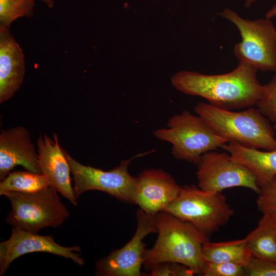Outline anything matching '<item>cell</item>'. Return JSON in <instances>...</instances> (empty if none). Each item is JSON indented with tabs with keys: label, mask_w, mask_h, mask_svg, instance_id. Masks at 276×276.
<instances>
[{
	"label": "cell",
	"mask_w": 276,
	"mask_h": 276,
	"mask_svg": "<svg viewBox=\"0 0 276 276\" xmlns=\"http://www.w3.org/2000/svg\"><path fill=\"white\" fill-rule=\"evenodd\" d=\"M162 211L192 224L208 235L227 224L234 214L221 192H206L194 185L180 187L176 197Z\"/></svg>",
	"instance_id": "6"
},
{
	"label": "cell",
	"mask_w": 276,
	"mask_h": 276,
	"mask_svg": "<svg viewBox=\"0 0 276 276\" xmlns=\"http://www.w3.org/2000/svg\"><path fill=\"white\" fill-rule=\"evenodd\" d=\"M35 0H0V26L10 27L16 19L30 17Z\"/></svg>",
	"instance_id": "20"
},
{
	"label": "cell",
	"mask_w": 276,
	"mask_h": 276,
	"mask_svg": "<svg viewBox=\"0 0 276 276\" xmlns=\"http://www.w3.org/2000/svg\"><path fill=\"white\" fill-rule=\"evenodd\" d=\"M194 111L228 142L265 150L276 149L274 129L258 108L250 107L236 112L199 102Z\"/></svg>",
	"instance_id": "3"
},
{
	"label": "cell",
	"mask_w": 276,
	"mask_h": 276,
	"mask_svg": "<svg viewBox=\"0 0 276 276\" xmlns=\"http://www.w3.org/2000/svg\"><path fill=\"white\" fill-rule=\"evenodd\" d=\"M276 16V5H274L265 15V17L271 19Z\"/></svg>",
	"instance_id": "26"
},
{
	"label": "cell",
	"mask_w": 276,
	"mask_h": 276,
	"mask_svg": "<svg viewBox=\"0 0 276 276\" xmlns=\"http://www.w3.org/2000/svg\"><path fill=\"white\" fill-rule=\"evenodd\" d=\"M154 135L172 144V154L177 159L197 164L203 154L228 141L219 136L203 119L189 110L175 114L166 128L155 130Z\"/></svg>",
	"instance_id": "4"
},
{
	"label": "cell",
	"mask_w": 276,
	"mask_h": 276,
	"mask_svg": "<svg viewBox=\"0 0 276 276\" xmlns=\"http://www.w3.org/2000/svg\"><path fill=\"white\" fill-rule=\"evenodd\" d=\"M252 257L276 261V216L263 214L257 226L245 237Z\"/></svg>",
	"instance_id": "17"
},
{
	"label": "cell",
	"mask_w": 276,
	"mask_h": 276,
	"mask_svg": "<svg viewBox=\"0 0 276 276\" xmlns=\"http://www.w3.org/2000/svg\"><path fill=\"white\" fill-rule=\"evenodd\" d=\"M196 164L198 187L203 191L217 193L241 187L257 194L260 191L255 174L233 160L229 153L209 151L202 155Z\"/></svg>",
	"instance_id": "9"
},
{
	"label": "cell",
	"mask_w": 276,
	"mask_h": 276,
	"mask_svg": "<svg viewBox=\"0 0 276 276\" xmlns=\"http://www.w3.org/2000/svg\"><path fill=\"white\" fill-rule=\"evenodd\" d=\"M155 219L157 238L151 248L146 249L144 268L149 270L155 264L172 262L184 265L195 274L202 275L205 263L202 247L209 241L208 235L164 211L156 214Z\"/></svg>",
	"instance_id": "2"
},
{
	"label": "cell",
	"mask_w": 276,
	"mask_h": 276,
	"mask_svg": "<svg viewBox=\"0 0 276 276\" xmlns=\"http://www.w3.org/2000/svg\"><path fill=\"white\" fill-rule=\"evenodd\" d=\"M257 71L252 65L239 61L234 70L223 74L180 71L172 76L171 82L182 93L201 97L215 106L231 110L256 105L262 86Z\"/></svg>",
	"instance_id": "1"
},
{
	"label": "cell",
	"mask_w": 276,
	"mask_h": 276,
	"mask_svg": "<svg viewBox=\"0 0 276 276\" xmlns=\"http://www.w3.org/2000/svg\"><path fill=\"white\" fill-rule=\"evenodd\" d=\"M150 276H191L194 273L187 266L175 262H164L155 264L148 270Z\"/></svg>",
	"instance_id": "24"
},
{
	"label": "cell",
	"mask_w": 276,
	"mask_h": 276,
	"mask_svg": "<svg viewBox=\"0 0 276 276\" xmlns=\"http://www.w3.org/2000/svg\"><path fill=\"white\" fill-rule=\"evenodd\" d=\"M137 225L131 240L120 249H116L96 263L97 276H140L146 250L144 238L157 233L155 215L139 209L136 213Z\"/></svg>",
	"instance_id": "10"
},
{
	"label": "cell",
	"mask_w": 276,
	"mask_h": 276,
	"mask_svg": "<svg viewBox=\"0 0 276 276\" xmlns=\"http://www.w3.org/2000/svg\"><path fill=\"white\" fill-rule=\"evenodd\" d=\"M245 269L246 275L276 276V261L251 257Z\"/></svg>",
	"instance_id": "25"
},
{
	"label": "cell",
	"mask_w": 276,
	"mask_h": 276,
	"mask_svg": "<svg viewBox=\"0 0 276 276\" xmlns=\"http://www.w3.org/2000/svg\"><path fill=\"white\" fill-rule=\"evenodd\" d=\"M235 161L247 167L255 175L261 188L276 176V149L266 151L229 142L220 147Z\"/></svg>",
	"instance_id": "16"
},
{
	"label": "cell",
	"mask_w": 276,
	"mask_h": 276,
	"mask_svg": "<svg viewBox=\"0 0 276 276\" xmlns=\"http://www.w3.org/2000/svg\"><path fill=\"white\" fill-rule=\"evenodd\" d=\"M273 128L274 130V131H275V132L276 133V123H274V125Z\"/></svg>",
	"instance_id": "29"
},
{
	"label": "cell",
	"mask_w": 276,
	"mask_h": 276,
	"mask_svg": "<svg viewBox=\"0 0 276 276\" xmlns=\"http://www.w3.org/2000/svg\"><path fill=\"white\" fill-rule=\"evenodd\" d=\"M260 189L256 200L257 209L263 214L276 216V176Z\"/></svg>",
	"instance_id": "22"
},
{
	"label": "cell",
	"mask_w": 276,
	"mask_h": 276,
	"mask_svg": "<svg viewBox=\"0 0 276 276\" xmlns=\"http://www.w3.org/2000/svg\"><path fill=\"white\" fill-rule=\"evenodd\" d=\"M3 195L11 204L6 222L28 232L37 233L44 227L56 228L70 215L51 186L35 192L8 191Z\"/></svg>",
	"instance_id": "5"
},
{
	"label": "cell",
	"mask_w": 276,
	"mask_h": 276,
	"mask_svg": "<svg viewBox=\"0 0 276 276\" xmlns=\"http://www.w3.org/2000/svg\"><path fill=\"white\" fill-rule=\"evenodd\" d=\"M17 165L41 174L38 152L28 130L22 126L3 130L0 134V179L3 180Z\"/></svg>",
	"instance_id": "13"
},
{
	"label": "cell",
	"mask_w": 276,
	"mask_h": 276,
	"mask_svg": "<svg viewBox=\"0 0 276 276\" xmlns=\"http://www.w3.org/2000/svg\"><path fill=\"white\" fill-rule=\"evenodd\" d=\"M64 152L69 164L74 182V191L77 199L83 193L97 190L106 193L118 200L133 203L136 177L129 172L128 167L133 157L123 160L109 171H103L83 165Z\"/></svg>",
	"instance_id": "8"
},
{
	"label": "cell",
	"mask_w": 276,
	"mask_h": 276,
	"mask_svg": "<svg viewBox=\"0 0 276 276\" xmlns=\"http://www.w3.org/2000/svg\"><path fill=\"white\" fill-rule=\"evenodd\" d=\"M180 189L174 178L164 170H145L136 177L133 204L148 214L155 215L176 197Z\"/></svg>",
	"instance_id": "12"
},
{
	"label": "cell",
	"mask_w": 276,
	"mask_h": 276,
	"mask_svg": "<svg viewBox=\"0 0 276 276\" xmlns=\"http://www.w3.org/2000/svg\"><path fill=\"white\" fill-rule=\"evenodd\" d=\"M44 3L49 8H52L53 6V0H40Z\"/></svg>",
	"instance_id": "28"
},
{
	"label": "cell",
	"mask_w": 276,
	"mask_h": 276,
	"mask_svg": "<svg viewBox=\"0 0 276 276\" xmlns=\"http://www.w3.org/2000/svg\"><path fill=\"white\" fill-rule=\"evenodd\" d=\"M203 276H244L245 266L230 262L205 261Z\"/></svg>",
	"instance_id": "23"
},
{
	"label": "cell",
	"mask_w": 276,
	"mask_h": 276,
	"mask_svg": "<svg viewBox=\"0 0 276 276\" xmlns=\"http://www.w3.org/2000/svg\"><path fill=\"white\" fill-rule=\"evenodd\" d=\"M10 27L0 26V104L11 99L21 85L25 73L22 50Z\"/></svg>",
	"instance_id": "15"
},
{
	"label": "cell",
	"mask_w": 276,
	"mask_h": 276,
	"mask_svg": "<svg viewBox=\"0 0 276 276\" xmlns=\"http://www.w3.org/2000/svg\"><path fill=\"white\" fill-rule=\"evenodd\" d=\"M256 105L263 115L276 123V75L267 83L262 85Z\"/></svg>",
	"instance_id": "21"
},
{
	"label": "cell",
	"mask_w": 276,
	"mask_h": 276,
	"mask_svg": "<svg viewBox=\"0 0 276 276\" xmlns=\"http://www.w3.org/2000/svg\"><path fill=\"white\" fill-rule=\"evenodd\" d=\"M38 163L41 173L50 181L63 197L74 205H77L74 189L71 185L70 167L64 150L61 148L57 134L51 139L46 134L37 141Z\"/></svg>",
	"instance_id": "14"
},
{
	"label": "cell",
	"mask_w": 276,
	"mask_h": 276,
	"mask_svg": "<svg viewBox=\"0 0 276 276\" xmlns=\"http://www.w3.org/2000/svg\"><path fill=\"white\" fill-rule=\"evenodd\" d=\"M257 0H246L244 3V6L246 8H249L253 5Z\"/></svg>",
	"instance_id": "27"
},
{
	"label": "cell",
	"mask_w": 276,
	"mask_h": 276,
	"mask_svg": "<svg viewBox=\"0 0 276 276\" xmlns=\"http://www.w3.org/2000/svg\"><path fill=\"white\" fill-rule=\"evenodd\" d=\"M238 28L241 40L233 49L239 60L263 72H276V28L270 19L250 20L224 8L219 13Z\"/></svg>",
	"instance_id": "7"
},
{
	"label": "cell",
	"mask_w": 276,
	"mask_h": 276,
	"mask_svg": "<svg viewBox=\"0 0 276 276\" xmlns=\"http://www.w3.org/2000/svg\"><path fill=\"white\" fill-rule=\"evenodd\" d=\"M79 246H63L52 236H42L13 227L10 238L0 243V275H4L12 262L33 252H45L70 259L79 266L84 264Z\"/></svg>",
	"instance_id": "11"
},
{
	"label": "cell",
	"mask_w": 276,
	"mask_h": 276,
	"mask_svg": "<svg viewBox=\"0 0 276 276\" xmlns=\"http://www.w3.org/2000/svg\"><path fill=\"white\" fill-rule=\"evenodd\" d=\"M51 186L49 179L42 174L27 171L10 172L0 182V195L8 191L32 193Z\"/></svg>",
	"instance_id": "19"
},
{
	"label": "cell",
	"mask_w": 276,
	"mask_h": 276,
	"mask_svg": "<svg viewBox=\"0 0 276 276\" xmlns=\"http://www.w3.org/2000/svg\"><path fill=\"white\" fill-rule=\"evenodd\" d=\"M205 261L230 262L245 266L251 258L246 238L226 242L207 241L202 247Z\"/></svg>",
	"instance_id": "18"
}]
</instances>
